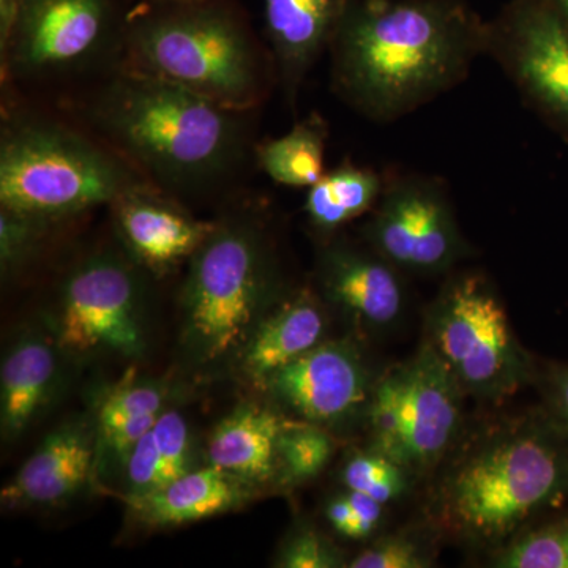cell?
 I'll return each mask as SVG.
<instances>
[{"label": "cell", "instance_id": "8", "mask_svg": "<svg viewBox=\"0 0 568 568\" xmlns=\"http://www.w3.org/2000/svg\"><path fill=\"white\" fill-rule=\"evenodd\" d=\"M463 387L428 343L377 381L368 402L373 450L406 473L439 463L462 426Z\"/></svg>", "mask_w": 568, "mask_h": 568}, {"label": "cell", "instance_id": "36", "mask_svg": "<svg viewBox=\"0 0 568 568\" xmlns=\"http://www.w3.org/2000/svg\"><path fill=\"white\" fill-rule=\"evenodd\" d=\"M551 3L552 9L558 11L560 18L567 22L568 26V0H548Z\"/></svg>", "mask_w": 568, "mask_h": 568}, {"label": "cell", "instance_id": "31", "mask_svg": "<svg viewBox=\"0 0 568 568\" xmlns=\"http://www.w3.org/2000/svg\"><path fill=\"white\" fill-rule=\"evenodd\" d=\"M276 566L284 568L342 567V556L315 530L301 529L286 541Z\"/></svg>", "mask_w": 568, "mask_h": 568}, {"label": "cell", "instance_id": "21", "mask_svg": "<svg viewBox=\"0 0 568 568\" xmlns=\"http://www.w3.org/2000/svg\"><path fill=\"white\" fill-rule=\"evenodd\" d=\"M55 358L47 343L26 338L7 355L0 375V420L6 437L20 436L50 395Z\"/></svg>", "mask_w": 568, "mask_h": 568}, {"label": "cell", "instance_id": "2", "mask_svg": "<svg viewBox=\"0 0 568 568\" xmlns=\"http://www.w3.org/2000/svg\"><path fill=\"white\" fill-rule=\"evenodd\" d=\"M252 114L123 69L81 104L97 138L168 194L209 192L231 181L252 151Z\"/></svg>", "mask_w": 568, "mask_h": 568}, {"label": "cell", "instance_id": "24", "mask_svg": "<svg viewBox=\"0 0 568 568\" xmlns=\"http://www.w3.org/2000/svg\"><path fill=\"white\" fill-rule=\"evenodd\" d=\"M125 462L133 496L149 495L189 473L190 432L185 418L175 410L160 414Z\"/></svg>", "mask_w": 568, "mask_h": 568}, {"label": "cell", "instance_id": "9", "mask_svg": "<svg viewBox=\"0 0 568 568\" xmlns=\"http://www.w3.org/2000/svg\"><path fill=\"white\" fill-rule=\"evenodd\" d=\"M129 14L123 0H22L3 67L18 80L81 73L122 54Z\"/></svg>", "mask_w": 568, "mask_h": 568}, {"label": "cell", "instance_id": "7", "mask_svg": "<svg viewBox=\"0 0 568 568\" xmlns=\"http://www.w3.org/2000/svg\"><path fill=\"white\" fill-rule=\"evenodd\" d=\"M426 343L446 362L465 394L500 402L529 381L528 354L485 276L459 275L444 286L428 312Z\"/></svg>", "mask_w": 568, "mask_h": 568}, {"label": "cell", "instance_id": "1", "mask_svg": "<svg viewBox=\"0 0 568 568\" xmlns=\"http://www.w3.org/2000/svg\"><path fill=\"white\" fill-rule=\"evenodd\" d=\"M488 22L465 0H353L332 40V84L355 111L390 122L465 80Z\"/></svg>", "mask_w": 568, "mask_h": 568}, {"label": "cell", "instance_id": "19", "mask_svg": "<svg viewBox=\"0 0 568 568\" xmlns=\"http://www.w3.org/2000/svg\"><path fill=\"white\" fill-rule=\"evenodd\" d=\"M286 425L263 407H239L213 429L211 465L237 480H268L278 474V443Z\"/></svg>", "mask_w": 568, "mask_h": 568}, {"label": "cell", "instance_id": "11", "mask_svg": "<svg viewBox=\"0 0 568 568\" xmlns=\"http://www.w3.org/2000/svg\"><path fill=\"white\" fill-rule=\"evenodd\" d=\"M488 54L568 136V26L548 0H511L488 22Z\"/></svg>", "mask_w": 568, "mask_h": 568}, {"label": "cell", "instance_id": "12", "mask_svg": "<svg viewBox=\"0 0 568 568\" xmlns=\"http://www.w3.org/2000/svg\"><path fill=\"white\" fill-rule=\"evenodd\" d=\"M138 297L136 276L121 257H89L63 286L61 345L73 353L103 347L136 355L142 349Z\"/></svg>", "mask_w": 568, "mask_h": 568}, {"label": "cell", "instance_id": "13", "mask_svg": "<svg viewBox=\"0 0 568 568\" xmlns=\"http://www.w3.org/2000/svg\"><path fill=\"white\" fill-rule=\"evenodd\" d=\"M265 386L310 424H334L369 402L364 361L347 343L323 342L274 373Z\"/></svg>", "mask_w": 568, "mask_h": 568}, {"label": "cell", "instance_id": "27", "mask_svg": "<svg viewBox=\"0 0 568 568\" xmlns=\"http://www.w3.org/2000/svg\"><path fill=\"white\" fill-rule=\"evenodd\" d=\"M406 470L373 450L358 454L346 463L343 484L349 491L362 493L386 506L406 488Z\"/></svg>", "mask_w": 568, "mask_h": 568}, {"label": "cell", "instance_id": "30", "mask_svg": "<svg viewBox=\"0 0 568 568\" xmlns=\"http://www.w3.org/2000/svg\"><path fill=\"white\" fill-rule=\"evenodd\" d=\"M351 568H424L429 567L426 549L413 537L392 536L355 556Z\"/></svg>", "mask_w": 568, "mask_h": 568}, {"label": "cell", "instance_id": "28", "mask_svg": "<svg viewBox=\"0 0 568 568\" xmlns=\"http://www.w3.org/2000/svg\"><path fill=\"white\" fill-rule=\"evenodd\" d=\"M163 392L151 384H136L123 381L121 386L112 388L103 399L99 410V426H110L145 414L162 413Z\"/></svg>", "mask_w": 568, "mask_h": 568}, {"label": "cell", "instance_id": "23", "mask_svg": "<svg viewBox=\"0 0 568 568\" xmlns=\"http://www.w3.org/2000/svg\"><path fill=\"white\" fill-rule=\"evenodd\" d=\"M328 125L313 112L295 123L290 133L254 145L257 166L272 181L294 189H310L325 173Z\"/></svg>", "mask_w": 568, "mask_h": 568}, {"label": "cell", "instance_id": "25", "mask_svg": "<svg viewBox=\"0 0 568 568\" xmlns=\"http://www.w3.org/2000/svg\"><path fill=\"white\" fill-rule=\"evenodd\" d=\"M335 444L316 424H287L278 443V470L290 484L312 480L331 462Z\"/></svg>", "mask_w": 568, "mask_h": 568}, {"label": "cell", "instance_id": "17", "mask_svg": "<svg viewBox=\"0 0 568 568\" xmlns=\"http://www.w3.org/2000/svg\"><path fill=\"white\" fill-rule=\"evenodd\" d=\"M92 446L78 428L58 429L44 439L2 489L7 504H55L78 491L92 467Z\"/></svg>", "mask_w": 568, "mask_h": 568}, {"label": "cell", "instance_id": "34", "mask_svg": "<svg viewBox=\"0 0 568 568\" xmlns=\"http://www.w3.org/2000/svg\"><path fill=\"white\" fill-rule=\"evenodd\" d=\"M327 518L336 532L345 537L358 538L357 518H355L354 508L351 506L347 495L336 497L328 504Z\"/></svg>", "mask_w": 568, "mask_h": 568}, {"label": "cell", "instance_id": "15", "mask_svg": "<svg viewBox=\"0 0 568 568\" xmlns=\"http://www.w3.org/2000/svg\"><path fill=\"white\" fill-rule=\"evenodd\" d=\"M353 0H263L276 82L294 108L306 74L331 48Z\"/></svg>", "mask_w": 568, "mask_h": 568}, {"label": "cell", "instance_id": "5", "mask_svg": "<svg viewBox=\"0 0 568 568\" xmlns=\"http://www.w3.org/2000/svg\"><path fill=\"white\" fill-rule=\"evenodd\" d=\"M136 170L102 140L37 115H18L0 144L2 209L51 220L111 205L144 182Z\"/></svg>", "mask_w": 568, "mask_h": 568}, {"label": "cell", "instance_id": "29", "mask_svg": "<svg viewBox=\"0 0 568 568\" xmlns=\"http://www.w3.org/2000/svg\"><path fill=\"white\" fill-rule=\"evenodd\" d=\"M47 220L2 209L0 213V257L3 271L20 265L36 248Z\"/></svg>", "mask_w": 568, "mask_h": 568}, {"label": "cell", "instance_id": "22", "mask_svg": "<svg viewBox=\"0 0 568 568\" xmlns=\"http://www.w3.org/2000/svg\"><path fill=\"white\" fill-rule=\"evenodd\" d=\"M386 179L372 168L345 160L310 186L304 211L323 233L338 230L375 209Z\"/></svg>", "mask_w": 568, "mask_h": 568}, {"label": "cell", "instance_id": "3", "mask_svg": "<svg viewBox=\"0 0 568 568\" xmlns=\"http://www.w3.org/2000/svg\"><path fill=\"white\" fill-rule=\"evenodd\" d=\"M119 69L242 111L256 110L276 81L235 0H142L130 10Z\"/></svg>", "mask_w": 568, "mask_h": 568}, {"label": "cell", "instance_id": "20", "mask_svg": "<svg viewBox=\"0 0 568 568\" xmlns=\"http://www.w3.org/2000/svg\"><path fill=\"white\" fill-rule=\"evenodd\" d=\"M242 497L237 478L211 465L189 470L149 495L133 496V506L149 525L179 526L224 514Z\"/></svg>", "mask_w": 568, "mask_h": 568}, {"label": "cell", "instance_id": "35", "mask_svg": "<svg viewBox=\"0 0 568 568\" xmlns=\"http://www.w3.org/2000/svg\"><path fill=\"white\" fill-rule=\"evenodd\" d=\"M22 0H0V47L9 40Z\"/></svg>", "mask_w": 568, "mask_h": 568}, {"label": "cell", "instance_id": "10", "mask_svg": "<svg viewBox=\"0 0 568 568\" xmlns=\"http://www.w3.org/2000/svg\"><path fill=\"white\" fill-rule=\"evenodd\" d=\"M365 226L369 246L402 272L443 274L467 245L443 183L424 175L386 181Z\"/></svg>", "mask_w": 568, "mask_h": 568}, {"label": "cell", "instance_id": "33", "mask_svg": "<svg viewBox=\"0 0 568 568\" xmlns=\"http://www.w3.org/2000/svg\"><path fill=\"white\" fill-rule=\"evenodd\" d=\"M548 388L552 409L568 435V366H556L551 369Z\"/></svg>", "mask_w": 568, "mask_h": 568}, {"label": "cell", "instance_id": "6", "mask_svg": "<svg viewBox=\"0 0 568 568\" xmlns=\"http://www.w3.org/2000/svg\"><path fill=\"white\" fill-rule=\"evenodd\" d=\"M190 260L182 293L186 338L201 361L213 362L245 342L271 271L260 233L241 219L215 223Z\"/></svg>", "mask_w": 568, "mask_h": 568}, {"label": "cell", "instance_id": "16", "mask_svg": "<svg viewBox=\"0 0 568 568\" xmlns=\"http://www.w3.org/2000/svg\"><path fill=\"white\" fill-rule=\"evenodd\" d=\"M399 268L375 250L334 245L321 254V287L325 297L369 327H387L405 308Z\"/></svg>", "mask_w": 568, "mask_h": 568}, {"label": "cell", "instance_id": "32", "mask_svg": "<svg viewBox=\"0 0 568 568\" xmlns=\"http://www.w3.org/2000/svg\"><path fill=\"white\" fill-rule=\"evenodd\" d=\"M351 506L354 508L355 518H357L358 538L369 536L379 525L383 517L384 504L377 503L373 497L362 495V493H347Z\"/></svg>", "mask_w": 568, "mask_h": 568}, {"label": "cell", "instance_id": "26", "mask_svg": "<svg viewBox=\"0 0 568 568\" xmlns=\"http://www.w3.org/2000/svg\"><path fill=\"white\" fill-rule=\"evenodd\" d=\"M500 568H568V517L529 530L499 552Z\"/></svg>", "mask_w": 568, "mask_h": 568}, {"label": "cell", "instance_id": "18", "mask_svg": "<svg viewBox=\"0 0 568 568\" xmlns=\"http://www.w3.org/2000/svg\"><path fill=\"white\" fill-rule=\"evenodd\" d=\"M325 315L310 293H298L254 328L244 353L245 375L265 384L280 368L324 342Z\"/></svg>", "mask_w": 568, "mask_h": 568}, {"label": "cell", "instance_id": "14", "mask_svg": "<svg viewBox=\"0 0 568 568\" xmlns=\"http://www.w3.org/2000/svg\"><path fill=\"white\" fill-rule=\"evenodd\" d=\"M151 182L136 183L111 204L122 241L153 271L192 257L215 223L201 222Z\"/></svg>", "mask_w": 568, "mask_h": 568}, {"label": "cell", "instance_id": "4", "mask_svg": "<svg viewBox=\"0 0 568 568\" xmlns=\"http://www.w3.org/2000/svg\"><path fill=\"white\" fill-rule=\"evenodd\" d=\"M568 495V452L536 425L497 433L448 473L440 510L452 528L480 544H500L529 518Z\"/></svg>", "mask_w": 568, "mask_h": 568}]
</instances>
